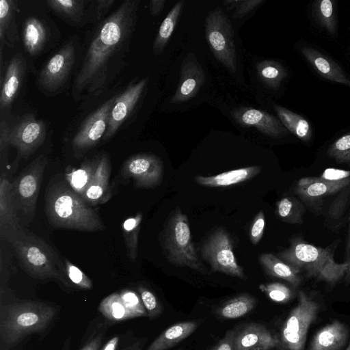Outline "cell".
Returning <instances> with one entry per match:
<instances>
[{"instance_id": "cell-53", "label": "cell", "mask_w": 350, "mask_h": 350, "mask_svg": "<svg viewBox=\"0 0 350 350\" xmlns=\"http://www.w3.org/2000/svg\"><path fill=\"white\" fill-rule=\"evenodd\" d=\"M101 343V337L97 336L89 341L81 350H98Z\"/></svg>"}, {"instance_id": "cell-9", "label": "cell", "mask_w": 350, "mask_h": 350, "mask_svg": "<svg viewBox=\"0 0 350 350\" xmlns=\"http://www.w3.org/2000/svg\"><path fill=\"white\" fill-rule=\"evenodd\" d=\"M201 254L214 271L246 278L243 267L235 258L232 240L224 229L218 228L208 237L201 247Z\"/></svg>"}, {"instance_id": "cell-47", "label": "cell", "mask_w": 350, "mask_h": 350, "mask_svg": "<svg viewBox=\"0 0 350 350\" xmlns=\"http://www.w3.org/2000/svg\"><path fill=\"white\" fill-rule=\"evenodd\" d=\"M115 3L114 0H97L92 2L94 14L93 20L100 21L108 12L109 10Z\"/></svg>"}, {"instance_id": "cell-2", "label": "cell", "mask_w": 350, "mask_h": 350, "mask_svg": "<svg viewBox=\"0 0 350 350\" xmlns=\"http://www.w3.org/2000/svg\"><path fill=\"white\" fill-rule=\"evenodd\" d=\"M45 209L49 223L56 227L83 231L105 229L99 214L65 180L46 189Z\"/></svg>"}, {"instance_id": "cell-19", "label": "cell", "mask_w": 350, "mask_h": 350, "mask_svg": "<svg viewBox=\"0 0 350 350\" xmlns=\"http://www.w3.org/2000/svg\"><path fill=\"white\" fill-rule=\"evenodd\" d=\"M350 185V177L331 180L320 177H304L299 179L295 193L308 203H314L323 198L334 194Z\"/></svg>"}, {"instance_id": "cell-25", "label": "cell", "mask_w": 350, "mask_h": 350, "mask_svg": "<svg viewBox=\"0 0 350 350\" xmlns=\"http://www.w3.org/2000/svg\"><path fill=\"white\" fill-rule=\"evenodd\" d=\"M49 31L44 21L37 16H29L24 22L22 39L26 52L31 56L39 55L46 45Z\"/></svg>"}, {"instance_id": "cell-26", "label": "cell", "mask_w": 350, "mask_h": 350, "mask_svg": "<svg viewBox=\"0 0 350 350\" xmlns=\"http://www.w3.org/2000/svg\"><path fill=\"white\" fill-rule=\"evenodd\" d=\"M261 166L253 165L241 167L211 176H198V184L209 187H228L245 182L258 174Z\"/></svg>"}, {"instance_id": "cell-46", "label": "cell", "mask_w": 350, "mask_h": 350, "mask_svg": "<svg viewBox=\"0 0 350 350\" xmlns=\"http://www.w3.org/2000/svg\"><path fill=\"white\" fill-rule=\"evenodd\" d=\"M264 1L265 0H236L235 12L232 17L234 18H242Z\"/></svg>"}, {"instance_id": "cell-27", "label": "cell", "mask_w": 350, "mask_h": 350, "mask_svg": "<svg viewBox=\"0 0 350 350\" xmlns=\"http://www.w3.org/2000/svg\"><path fill=\"white\" fill-rule=\"evenodd\" d=\"M197 327L196 321L176 323L165 329L146 350H167L189 336Z\"/></svg>"}, {"instance_id": "cell-3", "label": "cell", "mask_w": 350, "mask_h": 350, "mask_svg": "<svg viewBox=\"0 0 350 350\" xmlns=\"http://www.w3.org/2000/svg\"><path fill=\"white\" fill-rule=\"evenodd\" d=\"M278 258L290 265L298 274L334 284L347 274L349 265L335 261L328 249L314 246L300 239H294L290 246L278 254Z\"/></svg>"}, {"instance_id": "cell-12", "label": "cell", "mask_w": 350, "mask_h": 350, "mask_svg": "<svg viewBox=\"0 0 350 350\" xmlns=\"http://www.w3.org/2000/svg\"><path fill=\"white\" fill-rule=\"evenodd\" d=\"M72 41L64 44L45 64L38 75V83L44 91L55 92L68 80L75 62Z\"/></svg>"}, {"instance_id": "cell-36", "label": "cell", "mask_w": 350, "mask_h": 350, "mask_svg": "<svg viewBox=\"0 0 350 350\" xmlns=\"http://www.w3.org/2000/svg\"><path fill=\"white\" fill-rule=\"evenodd\" d=\"M142 217V214L138 213L126 218L122 224V230L127 255L132 262H135L137 256L138 237Z\"/></svg>"}, {"instance_id": "cell-42", "label": "cell", "mask_w": 350, "mask_h": 350, "mask_svg": "<svg viewBox=\"0 0 350 350\" xmlns=\"http://www.w3.org/2000/svg\"><path fill=\"white\" fill-rule=\"evenodd\" d=\"M120 295L134 318L147 316L146 308L141 297L135 291L124 289Z\"/></svg>"}, {"instance_id": "cell-34", "label": "cell", "mask_w": 350, "mask_h": 350, "mask_svg": "<svg viewBox=\"0 0 350 350\" xmlns=\"http://www.w3.org/2000/svg\"><path fill=\"white\" fill-rule=\"evenodd\" d=\"M256 304L255 297L243 293L226 301L218 308L217 313L224 319H237L251 312Z\"/></svg>"}, {"instance_id": "cell-41", "label": "cell", "mask_w": 350, "mask_h": 350, "mask_svg": "<svg viewBox=\"0 0 350 350\" xmlns=\"http://www.w3.org/2000/svg\"><path fill=\"white\" fill-rule=\"evenodd\" d=\"M259 288L272 301L275 302L284 303L292 297L291 289L280 282L262 284L259 286Z\"/></svg>"}, {"instance_id": "cell-17", "label": "cell", "mask_w": 350, "mask_h": 350, "mask_svg": "<svg viewBox=\"0 0 350 350\" xmlns=\"http://www.w3.org/2000/svg\"><path fill=\"white\" fill-rule=\"evenodd\" d=\"M231 113L239 125L255 127L267 136L280 137L288 133L280 120L262 110L241 107L234 109Z\"/></svg>"}, {"instance_id": "cell-43", "label": "cell", "mask_w": 350, "mask_h": 350, "mask_svg": "<svg viewBox=\"0 0 350 350\" xmlns=\"http://www.w3.org/2000/svg\"><path fill=\"white\" fill-rule=\"evenodd\" d=\"M137 291L149 318H155L162 312V306L154 294L144 286H139Z\"/></svg>"}, {"instance_id": "cell-44", "label": "cell", "mask_w": 350, "mask_h": 350, "mask_svg": "<svg viewBox=\"0 0 350 350\" xmlns=\"http://www.w3.org/2000/svg\"><path fill=\"white\" fill-rule=\"evenodd\" d=\"M64 267L68 278L77 287L82 289H90L92 287V280L68 259L64 260Z\"/></svg>"}, {"instance_id": "cell-32", "label": "cell", "mask_w": 350, "mask_h": 350, "mask_svg": "<svg viewBox=\"0 0 350 350\" xmlns=\"http://www.w3.org/2000/svg\"><path fill=\"white\" fill-rule=\"evenodd\" d=\"M183 7L184 1H178L161 23L153 43V51L155 55L163 52L172 35Z\"/></svg>"}, {"instance_id": "cell-8", "label": "cell", "mask_w": 350, "mask_h": 350, "mask_svg": "<svg viewBox=\"0 0 350 350\" xmlns=\"http://www.w3.org/2000/svg\"><path fill=\"white\" fill-rule=\"evenodd\" d=\"M206 38L215 58L231 72L237 70L234 30L221 8L208 12L205 21Z\"/></svg>"}, {"instance_id": "cell-15", "label": "cell", "mask_w": 350, "mask_h": 350, "mask_svg": "<svg viewBox=\"0 0 350 350\" xmlns=\"http://www.w3.org/2000/svg\"><path fill=\"white\" fill-rule=\"evenodd\" d=\"M18 211L12 183L7 174L2 172L0 177V234L1 239L9 243L27 233L20 224Z\"/></svg>"}, {"instance_id": "cell-54", "label": "cell", "mask_w": 350, "mask_h": 350, "mask_svg": "<svg viewBox=\"0 0 350 350\" xmlns=\"http://www.w3.org/2000/svg\"><path fill=\"white\" fill-rule=\"evenodd\" d=\"M118 340L119 338L118 336L113 337L105 344L102 350H116Z\"/></svg>"}, {"instance_id": "cell-28", "label": "cell", "mask_w": 350, "mask_h": 350, "mask_svg": "<svg viewBox=\"0 0 350 350\" xmlns=\"http://www.w3.org/2000/svg\"><path fill=\"white\" fill-rule=\"evenodd\" d=\"M17 5L13 0L0 1V46L1 57H3V47L7 44L12 46L18 41V31L15 14Z\"/></svg>"}, {"instance_id": "cell-45", "label": "cell", "mask_w": 350, "mask_h": 350, "mask_svg": "<svg viewBox=\"0 0 350 350\" xmlns=\"http://www.w3.org/2000/svg\"><path fill=\"white\" fill-rule=\"evenodd\" d=\"M265 226V216L262 211H259L256 215L250 232V238L254 245H257L261 240Z\"/></svg>"}, {"instance_id": "cell-13", "label": "cell", "mask_w": 350, "mask_h": 350, "mask_svg": "<svg viewBox=\"0 0 350 350\" xmlns=\"http://www.w3.org/2000/svg\"><path fill=\"white\" fill-rule=\"evenodd\" d=\"M115 100L116 97L108 99L84 120L72 141L75 152L86 151L103 138Z\"/></svg>"}, {"instance_id": "cell-39", "label": "cell", "mask_w": 350, "mask_h": 350, "mask_svg": "<svg viewBox=\"0 0 350 350\" xmlns=\"http://www.w3.org/2000/svg\"><path fill=\"white\" fill-rule=\"evenodd\" d=\"M315 11L320 24L330 33L334 34L336 23L332 2L330 0H321L315 6Z\"/></svg>"}, {"instance_id": "cell-20", "label": "cell", "mask_w": 350, "mask_h": 350, "mask_svg": "<svg viewBox=\"0 0 350 350\" xmlns=\"http://www.w3.org/2000/svg\"><path fill=\"white\" fill-rule=\"evenodd\" d=\"M280 343L276 336L258 323L247 324L234 332V350H271Z\"/></svg>"}, {"instance_id": "cell-37", "label": "cell", "mask_w": 350, "mask_h": 350, "mask_svg": "<svg viewBox=\"0 0 350 350\" xmlns=\"http://www.w3.org/2000/svg\"><path fill=\"white\" fill-rule=\"evenodd\" d=\"M257 74L260 81L267 87L278 89L287 73L284 68L274 61L265 60L256 66Z\"/></svg>"}, {"instance_id": "cell-38", "label": "cell", "mask_w": 350, "mask_h": 350, "mask_svg": "<svg viewBox=\"0 0 350 350\" xmlns=\"http://www.w3.org/2000/svg\"><path fill=\"white\" fill-rule=\"evenodd\" d=\"M304 212L303 205L294 197H284L277 202V215L284 222L289 224L302 223Z\"/></svg>"}, {"instance_id": "cell-14", "label": "cell", "mask_w": 350, "mask_h": 350, "mask_svg": "<svg viewBox=\"0 0 350 350\" xmlns=\"http://www.w3.org/2000/svg\"><path fill=\"white\" fill-rule=\"evenodd\" d=\"M163 162L152 154H137L126 159L122 167L124 178H133L137 187H152L158 185L163 178Z\"/></svg>"}, {"instance_id": "cell-29", "label": "cell", "mask_w": 350, "mask_h": 350, "mask_svg": "<svg viewBox=\"0 0 350 350\" xmlns=\"http://www.w3.org/2000/svg\"><path fill=\"white\" fill-rule=\"evenodd\" d=\"M100 157L85 160L79 167L68 168L65 172V180L82 198L95 174Z\"/></svg>"}, {"instance_id": "cell-49", "label": "cell", "mask_w": 350, "mask_h": 350, "mask_svg": "<svg viewBox=\"0 0 350 350\" xmlns=\"http://www.w3.org/2000/svg\"><path fill=\"white\" fill-rule=\"evenodd\" d=\"M9 123L1 120L0 123V152L2 155L9 146Z\"/></svg>"}, {"instance_id": "cell-4", "label": "cell", "mask_w": 350, "mask_h": 350, "mask_svg": "<svg viewBox=\"0 0 350 350\" xmlns=\"http://www.w3.org/2000/svg\"><path fill=\"white\" fill-rule=\"evenodd\" d=\"M56 313L54 307L38 301H21L2 306L0 334L8 345L18 343L29 334L45 329Z\"/></svg>"}, {"instance_id": "cell-40", "label": "cell", "mask_w": 350, "mask_h": 350, "mask_svg": "<svg viewBox=\"0 0 350 350\" xmlns=\"http://www.w3.org/2000/svg\"><path fill=\"white\" fill-rule=\"evenodd\" d=\"M327 154L338 163H350V133L332 144L327 150Z\"/></svg>"}, {"instance_id": "cell-22", "label": "cell", "mask_w": 350, "mask_h": 350, "mask_svg": "<svg viewBox=\"0 0 350 350\" xmlns=\"http://www.w3.org/2000/svg\"><path fill=\"white\" fill-rule=\"evenodd\" d=\"M111 163L107 154L100 157V161L95 174L83 197L91 206L100 205L107 202L112 193L109 186Z\"/></svg>"}, {"instance_id": "cell-30", "label": "cell", "mask_w": 350, "mask_h": 350, "mask_svg": "<svg viewBox=\"0 0 350 350\" xmlns=\"http://www.w3.org/2000/svg\"><path fill=\"white\" fill-rule=\"evenodd\" d=\"M265 273L271 276L283 279L294 286L301 282L299 275L287 263L271 253L262 254L259 257Z\"/></svg>"}, {"instance_id": "cell-5", "label": "cell", "mask_w": 350, "mask_h": 350, "mask_svg": "<svg viewBox=\"0 0 350 350\" xmlns=\"http://www.w3.org/2000/svg\"><path fill=\"white\" fill-rule=\"evenodd\" d=\"M10 243L21 266L31 277L64 280V265L55 251L42 239L26 233Z\"/></svg>"}, {"instance_id": "cell-10", "label": "cell", "mask_w": 350, "mask_h": 350, "mask_svg": "<svg viewBox=\"0 0 350 350\" xmlns=\"http://www.w3.org/2000/svg\"><path fill=\"white\" fill-rule=\"evenodd\" d=\"M47 163L46 157L40 155L12 182L18 210L26 217L34 215L42 176Z\"/></svg>"}, {"instance_id": "cell-51", "label": "cell", "mask_w": 350, "mask_h": 350, "mask_svg": "<svg viewBox=\"0 0 350 350\" xmlns=\"http://www.w3.org/2000/svg\"><path fill=\"white\" fill-rule=\"evenodd\" d=\"M165 0H152L150 1V12L153 16H158L162 11Z\"/></svg>"}, {"instance_id": "cell-21", "label": "cell", "mask_w": 350, "mask_h": 350, "mask_svg": "<svg viewBox=\"0 0 350 350\" xmlns=\"http://www.w3.org/2000/svg\"><path fill=\"white\" fill-rule=\"evenodd\" d=\"M26 62L21 54H16L10 60L1 81L0 111L1 115L8 112L23 84Z\"/></svg>"}, {"instance_id": "cell-1", "label": "cell", "mask_w": 350, "mask_h": 350, "mask_svg": "<svg viewBox=\"0 0 350 350\" xmlns=\"http://www.w3.org/2000/svg\"><path fill=\"white\" fill-rule=\"evenodd\" d=\"M139 0H126L97 27L74 81L75 99L99 94L120 68L135 30Z\"/></svg>"}, {"instance_id": "cell-7", "label": "cell", "mask_w": 350, "mask_h": 350, "mask_svg": "<svg viewBox=\"0 0 350 350\" xmlns=\"http://www.w3.org/2000/svg\"><path fill=\"white\" fill-rule=\"evenodd\" d=\"M320 306L304 291L299 293L298 303L282 325L280 343L284 350H305L310 325L317 319Z\"/></svg>"}, {"instance_id": "cell-35", "label": "cell", "mask_w": 350, "mask_h": 350, "mask_svg": "<svg viewBox=\"0 0 350 350\" xmlns=\"http://www.w3.org/2000/svg\"><path fill=\"white\" fill-rule=\"evenodd\" d=\"M98 309L110 321H120L134 318L118 293H113L103 299Z\"/></svg>"}, {"instance_id": "cell-33", "label": "cell", "mask_w": 350, "mask_h": 350, "mask_svg": "<svg viewBox=\"0 0 350 350\" xmlns=\"http://www.w3.org/2000/svg\"><path fill=\"white\" fill-rule=\"evenodd\" d=\"M85 1L83 0H49L48 6L64 20L78 25L85 16Z\"/></svg>"}, {"instance_id": "cell-6", "label": "cell", "mask_w": 350, "mask_h": 350, "mask_svg": "<svg viewBox=\"0 0 350 350\" xmlns=\"http://www.w3.org/2000/svg\"><path fill=\"white\" fill-rule=\"evenodd\" d=\"M163 246L170 263L187 267L202 273L207 272L196 253L188 218L178 208L168 220L163 234Z\"/></svg>"}, {"instance_id": "cell-11", "label": "cell", "mask_w": 350, "mask_h": 350, "mask_svg": "<svg viewBox=\"0 0 350 350\" xmlns=\"http://www.w3.org/2000/svg\"><path fill=\"white\" fill-rule=\"evenodd\" d=\"M46 126L33 114H25L9 123V146L16 148L20 157L28 158L44 142Z\"/></svg>"}, {"instance_id": "cell-50", "label": "cell", "mask_w": 350, "mask_h": 350, "mask_svg": "<svg viewBox=\"0 0 350 350\" xmlns=\"http://www.w3.org/2000/svg\"><path fill=\"white\" fill-rule=\"evenodd\" d=\"M321 176L331 180H340L350 177V172L336 169H327Z\"/></svg>"}, {"instance_id": "cell-18", "label": "cell", "mask_w": 350, "mask_h": 350, "mask_svg": "<svg viewBox=\"0 0 350 350\" xmlns=\"http://www.w3.org/2000/svg\"><path fill=\"white\" fill-rule=\"evenodd\" d=\"M204 81L203 68L194 55L190 53L182 62L179 83L170 102L180 103L191 99L198 94Z\"/></svg>"}, {"instance_id": "cell-24", "label": "cell", "mask_w": 350, "mask_h": 350, "mask_svg": "<svg viewBox=\"0 0 350 350\" xmlns=\"http://www.w3.org/2000/svg\"><path fill=\"white\" fill-rule=\"evenodd\" d=\"M301 51L308 62L323 77L343 83L350 88V79L334 60L308 46H302Z\"/></svg>"}, {"instance_id": "cell-55", "label": "cell", "mask_w": 350, "mask_h": 350, "mask_svg": "<svg viewBox=\"0 0 350 350\" xmlns=\"http://www.w3.org/2000/svg\"><path fill=\"white\" fill-rule=\"evenodd\" d=\"M345 350H350V340H349L348 346L347 347V348Z\"/></svg>"}, {"instance_id": "cell-16", "label": "cell", "mask_w": 350, "mask_h": 350, "mask_svg": "<svg viewBox=\"0 0 350 350\" xmlns=\"http://www.w3.org/2000/svg\"><path fill=\"white\" fill-rule=\"evenodd\" d=\"M148 83V78L131 83L120 94L116 96L111 111L107 129L104 140L111 138L129 117L139 102Z\"/></svg>"}, {"instance_id": "cell-48", "label": "cell", "mask_w": 350, "mask_h": 350, "mask_svg": "<svg viewBox=\"0 0 350 350\" xmlns=\"http://www.w3.org/2000/svg\"><path fill=\"white\" fill-rule=\"evenodd\" d=\"M234 331H228L211 350H234Z\"/></svg>"}, {"instance_id": "cell-52", "label": "cell", "mask_w": 350, "mask_h": 350, "mask_svg": "<svg viewBox=\"0 0 350 350\" xmlns=\"http://www.w3.org/2000/svg\"><path fill=\"white\" fill-rule=\"evenodd\" d=\"M343 262L349 265V271L346 275L345 278L348 282H350V224L348 231V236L345 247V258Z\"/></svg>"}, {"instance_id": "cell-31", "label": "cell", "mask_w": 350, "mask_h": 350, "mask_svg": "<svg viewBox=\"0 0 350 350\" xmlns=\"http://www.w3.org/2000/svg\"><path fill=\"white\" fill-rule=\"evenodd\" d=\"M273 108L287 130L301 140L308 141L311 138L310 125L302 116L276 104L273 105Z\"/></svg>"}, {"instance_id": "cell-23", "label": "cell", "mask_w": 350, "mask_h": 350, "mask_svg": "<svg viewBox=\"0 0 350 350\" xmlns=\"http://www.w3.org/2000/svg\"><path fill=\"white\" fill-rule=\"evenodd\" d=\"M348 336L347 327L339 321H334L317 332L310 350H340L346 345Z\"/></svg>"}]
</instances>
